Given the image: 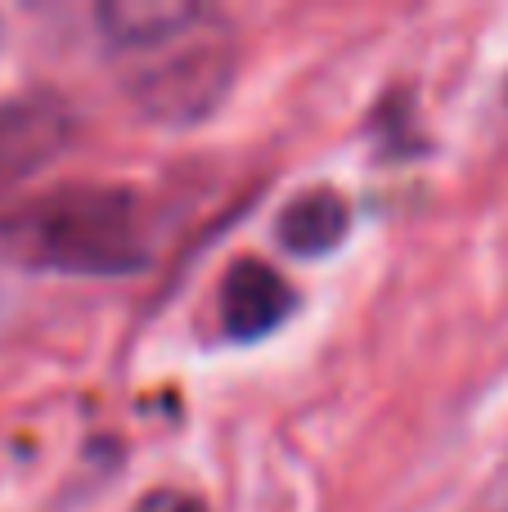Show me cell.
Segmentation results:
<instances>
[{
  "label": "cell",
  "mask_w": 508,
  "mask_h": 512,
  "mask_svg": "<svg viewBox=\"0 0 508 512\" xmlns=\"http://www.w3.org/2000/svg\"><path fill=\"white\" fill-rule=\"evenodd\" d=\"M0 243L27 270L122 279L149 265L140 207L126 189H59L0 221Z\"/></svg>",
  "instance_id": "obj_1"
},
{
  "label": "cell",
  "mask_w": 508,
  "mask_h": 512,
  "mask_svg": "<svg viewBox=\"0 0 508 512\" xmlns=\"http://www.w3.org/2000/svg\"><path fill=\"white\" fill-rule=\"evenodd\" d=\"M347 234H351V203L329 185L297 194L275 221V243L293 256H324L342 248Z\"/></svg>",
  "instance_id": "obj_6"
},
{
  "label": "cell",
  "mask_w": 508,
  "mask_h": 512,
  "mask_svg": "<svg viewBox=\"0 0 508 512\" xmlns=\"http://www.w3.org/2000/svg\"><path fill=\"white\" fill-rule=\"evenodd\" d=\"M504 99H508V86H504Z\"/></svg>",
  "instance_id": "obj_8"
},
{
  "label": "cell",
  "mask_w": 508,
  "mask_h": 512,
  "mask_svg": "<svg viewBox=\"0 0 508 512\" xmlns=\"http://www.w3.org/2000/svg\"><path fill=\"white\" fill-rule=\"evenodd\" d=\"M234 86V36L225 32L221 14L203 27L140 50V63L126 77V95L135 99L149 122L194 126L225 104Z\"/></svg>",
  "instance_id": "obj_2"
},
{
  "label": "cell",
  "mask_w": 508,
  "mask_h": 512,
  "mask_svg": "<svg viewBox=\"0 0 508 512\" xmlns=\"http://www.w3.org/2000/svg\"><path fill=\"white\" fill-rule=\"evenodd\" d=\"M207 18H216V9L189 5V0H113V5L95 9V23L104 32V41L126 54L176 41V36L203 27Z\"/></svg>",
  "instance_id": "obj_5"
},
{
  "label": "cell",
  "mask_w": 508,
  "mask_h": 512,
  "mask_svg": "<svg viewBox=\"0 0 508 512\" xmlns=\"http://www.w3.org/2000/svg\"><path fill=\"white\" fill-rule=\"evenodd\" d=\"M297 310V292L275 265L243 256L221 279V333L230 342L270 337Z\"/></svg>",
  "instance_id": "obj_4"
},
{
  "label": "cell",
  "mask_w": 508,
  "mask_h": 512,
  "mask_svg": "<svg viewBox=\"0 0 508 512\" xmlns=\"http://www.w3.org/2000/svg\"><path fill=\"white\" fill-rule=\"evenodd\" d=\"M131 512H207L198 495H185V490H149Z\"/></svg>",
  "instance_id": "obj_7"
},
{
  "label": "cell",
  "mask_w": 508,
  "mask_h": 512,
  "mask_svg": "<svg viewBox=\"0 0 508 512\" xmlns=\"http://www.w3.org/2000/svg\"><path fill=\"white\" fill-rule=\"evenodd\" d=\"M72 113L59 95H18L0 104V189L45 171L72 140Z\"/></svg>",
  "instance_id": "obj_3"
}]
</instances>
